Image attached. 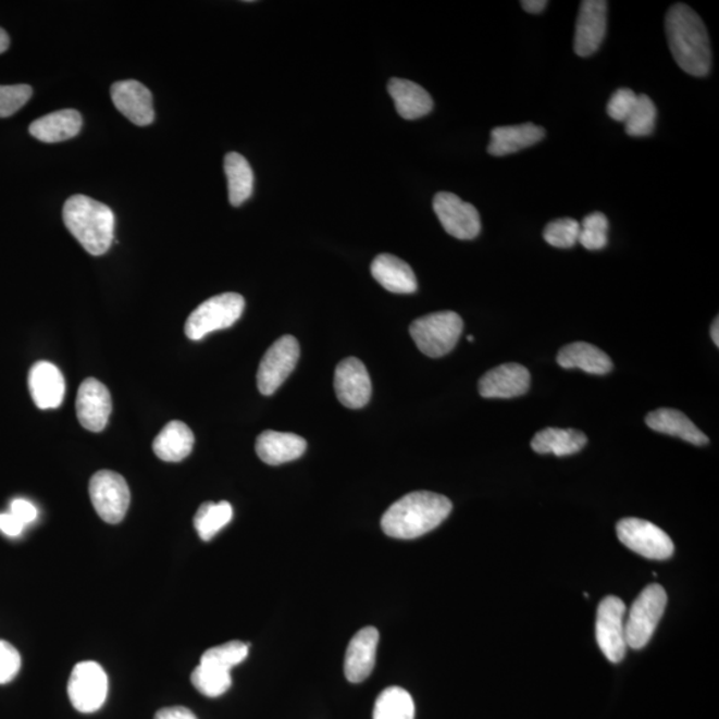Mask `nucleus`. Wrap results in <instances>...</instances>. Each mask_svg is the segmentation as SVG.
I'll use <instances>...</instances> for the list:
<instances>
[{
	"label": "nucleus",
	"instance_id": "obj_13",
	"mask_svg": "<svg viewBox=\"0 0 719 719\" xmlns=\"http://www.w3.org/2000/svg\"><path fill=\"white\" fill-rule=\"evenodd\" d=\"M608 28V2L584 0L575 25L574 52L581 58L593 55L602 46Z\"/></svg>",
	"mask_w": 719,
	"mask_h": 719
},
{
	"label": "nucleus",
	"instance_id": "obj_12",
	"mask_svg": "<svg viewBox=\"0 0 719 719\" xmlns=\"http://www.w3.org/2000/svg\"><path fill=\"white\" fill-rule=\"evenodd\" d=\"M433 210L443 228L450 236L460 240H472L481 232L480 213L474 206L467 203L459 196L438 193L433 199Z\"/></svg>",
	"mask_w": 719,
	"mask_h": 719
},
{
	"label": "nucleus",
	"instance_id": "obj_6",
	"mask_svg": "<svg viewBox=\"0 0 719 719\" xmlns=\"http://www.w3.org/2000/svg\"><path fill=\"white\" fill-rule=\"evenodd\" d=\"M668 594L658 584L647 585L630 608L625 623L628 647L643 649L653 637L667 609Z\"/></svg>",
	"mask_w": 719,
	"mask_h": 719
},
{
	"label": "nucleus",
	"instance_id": "obj_16",
	"mask_svg": "<svg viewBox=\"0 0 719 719\" xmlns=\"http://www.w3.org/2000/svg\"><path fill=\"white\" fill-rule=\"evenodd\" d=\"M111 98L119 112L136 126H150L154 121L152 94L141 83L116 82L111 87Z\"/></svg>",
	"mask_w": 719,
	"mask_h": 719
},
{
	"label": "nucleus",
	"instance_id": "obj_32",
	"mask_svg": "<svg viewBox=\"0 0 719 719\" xmlns=\"http://www.w3.org/2000/svg\"><path fill=\"white\" fill-rule=\"evenodd\" d=\"M196 691L210 698L220 697L232 685L231 671L200 664L191 675Z\"/></svg>",
	"mask_w": 719,
	"mask_h": 719
},
{
	"label": "nucleus",
	"instance_id": "obj_40",
	"mask_svg": "<svg viewBox=\"0 0 719 719\" xmlns=\"http://www.w3.org/2000/svg\"><path fill=\"white\" fill-rule=\"evenodd\" d=\"M10 513L14 515L17 520H21L23 524H32L38 517V509L33 503L25 500V498H15L11 503Z\"/></svg>",
	"mask_w": 719,
	"mask_h": 719
},
{
	"label": "nucleus",
	"instance_id": "obj_25",
	"mask_svg": "<svg viewBox=\"0 0 719 719\" xmlns=\"http://www.w3.org/2000/svg\"><path fill=\"white\" fill-rule=\"evenodd\" d=\"M646 425L653 431L680 437L698 447L709 444V438L705 433L698 430L686 414L675 411V409L661 408L650 412L646 416Z\"/></svg>",
	"mask_w": 719,
	"mask_h": 719
},
{
	"label": "nucleus",
	"instance_id": "obj_19",
	"mask_svg": "<svg viewBox=\"0 0 719 719\" xmlns=\"http://www.w3.org/2000/svg\"><path fill=\"white\" fill-rule=\"evenodd\" d=\"M28 388L35 406L39 409H55L62 406L65 382L61 370L49 361L34 364L28 374Z\"/></svg>",
	"mask_w": 719,
	"mask_h": 719
},
{
	"label": "nucleus",
	"instance_id": "obj_5",
	"mask_svg": "<svg viewBox=\"0 0 719 719\" xmlns=\"http://www.w3.org/2000/svg\"><path fill=\"white\" fill-rule=\"evenodd\" d=\"M246 300L239 294L227 293L211 297L189 314L186 322V335L198 342L208 334L227 330L241 318Z\"/></svg>",
	"mask_w": 719,
	"mask_h": 719
},
{
	"label": "nucleus",
	"instance_id": "obj_21",
	"mask_svg": "<svg viewBox=\"0 0 719 719\" xmlns=\"http://www.w3.org/2000/svg\"><path fill=\"white\" fill-rule=\"evenodd\" d=\"M306 449V439L295 433L265 431L257 439V454L269 466L297 460Z\"/></svg>",
	"mask_w": 719,
	"mask_h": 719
},
{
	"label": "nucleus",
	"instance_id": "obj_38",
	"mask_svg": "<svg viewBox=\"0 0 719 719\" xmlns=\"http://www.w3.org/2000/svg\"><path fill=\"white\" fill-rule=\"evenodd\" d=\"M637 98L639 95L630 88H620L611 95L606 111L613 121L625 123L629 115L632 114L635 103H637Z\"/></svg>",
	"mask_w": 719,
	"mask_h": 719
},
{
	"label": "nucleus",
	"instance_id": "obj_33",
	"mask_svg": "<svg viewBox=\"0 0 719 719\" xmlns=\"http://www.w3.org/2000/svg\"><path fill=\"white\" fill-rule=\"evenodd\" d=\"M657 121V107L647 95H639L632 114L625 122V131L633 138H644L655 131Z\"/></svg>",
	"mask_w": 719,
	"mask_h": 719
},
{
	"label": "nucleus",
	"instance_id": "obj_37",
	"mask_svg": "<svg viewBox=\"0 0 719 719\" xmlns=\"http://www.w3.org/2000/svg\"><path fill=\"white\" fill-rule=\"evenodd\" d=\"M33 97V88L27 85L0 86V117L13 116Z\"/></svg>",
	"mask_w": 719,
	"mask_h": 719
},
{
	"label": "nucleus",
	"instance_id": "obj_9",
	"mask_svg": "<svg viewBox=\"0 0 719 719\" xmlns=\"http://www.w3.org/2000/svg\"><path fill=\"white\" fill-rule=\"evenodd\" d=\"M625 613V604L615 596L605 597L597 610V643L604 656L613 664L621 662L628 649Z\"/></svg>",
	"mask_w": 719,
	"mask_h": 719
},
{
	"label": "nucleus",
	"instance_id": "obj_18",
	"mask_svg": "<svg viewBox=\"0 0 719 719\" xmlns=\"http://www.w3.org/2000/svg\"><path fill=\"white\" fill-rule=\"evenodd\" d=\"M379 630L373 627L361 629L348 645L344 673L354 683L365 681L376 664Z\"/></svg>",
	"mask_w": 719,
	"mask_h": 719
},
{
	"label": "nucleus",
	"instance_id": "obj_39",
	"mask_svg": "<svg viewBox=\"0 0 719 719\" xmlns=\"http://www.w3.org/2000/svg\"><path fill=\"white\" fill-rule=\"evenodd\" d=\"M21 667L20 652L13 645L0 640V685L13 681L20 673Z\"/></svg>",
	"mask_w": 719,
	"mask_h": 719
},
{
	"label": "nucleus",
	"instance_id": "obj_11",
	"mask_svg": "<svg viewBox=\"0 0 719 719\" xmlns=\"http://www.w3.org/2000/svg\"><path fill=\"white\" fill-rule=\"evenodd\" d=\"M300 358L299 342L285 335L273 343L261 359L258 371V388L261 395L271 396L281 388L294 372Z\"/></svg>",
	"mask_w": 719,
	"mask_h": 719
},
{
	"label": "nucleus",
	"instance_id": "obj_29",
	"mask_svg": "<svg viewBox=\"0 0 719 719\" xmlns=\"http://www.w3.org/2000/svg\"><path fill=\"white\" fill-rule=\"evenodd\" d=\"M225 176L228 181L230 203L239 207L251 198L253 193V171L243 154L230 152L224 159Z\"/></svg>",
	"mask_w": 719,
	"mask_h": 719
},
{
	"label": "nucleus",
	"instance_id": "obj_42",
	"mask_svg": "<svg viewBox=\"0 0 719 719\" xmlns=\"http://www.w3.org/2000/svg\"><path fill=\"white\" fill-rule=\"evenodd\" d=\"M154 719H198L187 707H164L154 715Z\"/></svg>",
	"mask_w": 719,
	"mask_h": 719
},
{
	"label": "nucleus",
	"instance_id": "obj_43",
	"mask_svg": "<svg viewBox=\"0 0 719 719\" xmlns=\"http://www.w3.org/2000/svg\"><path fill=\"white\" fill-rule=\"evenodd\" d=\"M521 5L529 14H541L546 9V5H548V2L546 0H524V2H521Z\"/></svg>",
	"mask_w": 719,
	"mask_h": 719
},
{
	"label": "nucleus",
	"instance_id": "obj_17",
	"mask_svg": "<svg viewBox=\"0 0 719 719\" xmlns=\"http://www.w3.org/2000/svg\"><path fill=\"white\" fill-rule=\"evenodd\" d=\"M531 386V373L524 365L508 362L486 372L479 383L485 398H512L525 395Z\"/></svg>",
	"mask_w": 719,
	"mask_h": 719
},
{
	"label": "nucleus",
	"instance_id": "obj_46",
	"mask_svg": "<svg viewBox=\"0 0 719 719\" xmlns=\"http://www.w3.org/2000/svg\"><path fill=\"white\" fill-rule=\"evenodd\" d=\"M468 342H471V343H473V342H474V337H473L472 335H471V336H469V337H468Z\"/></svg>",
	"mask_w": 719,
	"mask_h": 719
},
{
	"label": "nucleus",
	"instance_id": "obj_41",
	"mask_svg": "<svg viewBox=\"0 0 719 719\" xmlns=\"http://www.w3.org/2000/svg\"><path fill=\"white\" fill-rule=\"evenodd\" d=\"M25 524L21 520H17L14 515L2 513L0 515V531H2L5 536L17 537L21 536Z\"/></svg>",
	"mask_w": 719,
	"mask_h": 719
},
{
	"label": "nucleus",
	"instance_id": "obj_10",
	"mask_svg": "<svg viewBox=\"0 0 719 719\" xmlns=\"http://www.w3.org/2000/svg\"><path fill=\"white\" fill-rule=\"evenodd\" d=\"M67 692L75 709L88 715L98 711L104 705L109 694V679L99 664L80 662L71 673Z\"/></svg>",
	"mask_w": 719,
	"mask_h": 719
},
{
	"label": "nucleus",
	"instance_id": "obj_23",
	"mask_svg": "<svg viewBox=\"0 0 719 719\" xmlns=\"http://www.w3.org/2000/svg\"><path fill=\"white\" fill-rule=\"evenodd\" d=\"M545 138V129L533 123L497 127L492 131L488 152L493 157H507L537 145Z\"/></svg>",
	"mask_w": 719,
	"mask_h": 719
},
{
	"label": "nucleus",
	"instance_id": "obj_36",
	"mask_svg": "<svg viewBox=\"0 0 719 719\" xmlns=\"http://www.w3.org/2000/svg\"><path fill=\"white\" fill-rule=\"evenodd\" d=\"M580 223L572 218L553 220L544 230V239L556 248H572L579 243Z\"/></svg>",
	"mask_w": 719,
	"mask_h": 719
},
{
	"label": "nucleus",
	"instance_id": "obj_3",
	"mask_svg": "<svg viewBox=\"0 0 719 719\" xmlns=\"http://www.w3.org/2000/svg\"><path fill=\"white\" fill-rule=\"evenodd\" d=\"M70 234L92 257H102L114 241L115 215L109 206L85 195H74L63 207Z\"/></svg>",
	"mask_w": 719,
	"mask_h": 719
},
{
	"label": "nucleus",
	"instance_id": "obj_27",
	"mask_svg": "<svg viewBox=\"0 0 719 719\" xmlns=\"http://www.w3.org/2000/svg\"><path fill=\"white\" fill-rule=\"evenodd\" d=\"M195 436L182 421H171L153 439L154 455L165 462H181L191 455Z\"/></svg>",
	"mask_w": 719,
	"mask_h": 719
},
{
	"label": "nucleus",
	"instance_id": "obj_2",
	"mask_svg": "<svg viewBox=\"0 0 719 719\" xmlns=\"http://www.w3.org/2000/svg\"><path fill=\"white\" fill-rule=\"evenodd\" d=\"M449 498L432 492H413L397 500L383 516L386 536L413 540L442 525L451 512Z\"/></svg>",
	"mask_w": 719,
	"mask_h": 719
},
{
	"label": "nucleus",
	"instance_id": "obj_14",
	"mask_svg": "<svg viewBox=\"0 0 719 719\" xmlns=\"http://www.w3.org/2000/svg\"><path fill=\"white\" fill-rule=\"evenodd\" d=\"M112 412L110 391L97 379H86L79 386L76 397L77 420L91 432H102Z\"/></svg>",
	"mask_w": 719,
	"mask_h": 719
},
{
	"label": "nucleus",
	"instance_id": "obj_1",
	"mask_svg": "<svg viewBox=\"0 0 719 719\" xmlns=\"http://www.w3.org/2000/svg\"><path fill=\"white\" fill-rule=\"evenodd\" d=\"M670 52L686 74L706 76L711 69L709 34L703 20L683 3L671 5L665 21Z\"/></svg>",
	"mask_w": 719,
	"mask_h": 719
},
{
	"label": "nucleus",
	"instance_id": "obj_24",
	"mask_svg": "<svg viewBox=\"0 0 719 719\" xmlns=\"http://www.w3.org/2000/svg\"><path fill=\"white\" fill-rule=\"evenodd\" d=\"M83 119L76 110L51 112L32 123L28 131L35 139L44 142H61L75 138L80 133Z\"/></svg>",
	"mask_w": 719,
	"mask_h": 719
},
{
	"label": "nucleus",
	"instance_id": "obj_28",
	"mask_svg": "<svg viewBox=\"0 0 719 719\" xmlns=\"http://www.w3.org/2000/svg\"><path fill=\"white\" fill-rule=\"evenodd\" d=\"M587 437L578 430L546 427L533 437L531 447L540 455L572 456L585 447Z\"/></svg>",
	"mask_w": 719,
	"mask_h": 719
},
{
	"label": "nucleus",
	"instance_id": "obj_35",
	"mask_svg": "<svg viewBox=\"0 0 719 719\" xmlns=\"http://www.w3.org/2000/svg\"><path fill=\"white\" fill-rule=\"evenodd\" d=\"M609 220L603 212H593L580 224L579 243L590 251H599L608 245Z\"/></svg>",
	"mask_w": 719,
	"mask_h": 719
},
{
	"label": "nucleus",
	"instance_id": "obj_15",
	"mask_svg": "<svg viewBox=\"0 0 719 719\" xmlns=\"http://www.w3.org/2000/svg\"><path fill=\"white\" fill-rule=\"evenodd\" d=\"M335 391L344 407L360 409L365 407L372 395L370 373L359 359H344L336 367Z\"/></svg>",
	"mask_w": 719,
	"mask_h": 719
},
{
	"label": "nucleus",
	"instance_id": "obj_20",
	"mask_svg": "<svg viewBox=\"0 0 719 719\" xmlns=\"http://www.w3.org/2000/svg\"><path fill=\"white\" fill-rule=\"evenodd\" d=\"M372 276L392 294L409 295L418 290V278L406 261L391 253L379 255L372 261Z\"/></svg>",
	"mask_w": 719,
	"mask_h": 719
},
{
	"label": "nucleus",
	"instance_id": "obj_30",
	"mask_svg": "<svg viewBox=\"0 0 719 719\" xmlns=\"http://www.w3.org/2000/svg\"><path fill=\"white\" fill-rule=\"evenodd\" d=\"M414 712L412 695L406 689L392 686L379 695L373 719H414Z\"/></svg>",
	"mask_w": 719,
	"mask_h": 719
},
{
	"label": "nucleus",
	"instance_id": "obj_31",
	"mask_svg": "<svg viewBox=\"0 0 719 719\" xmlns=\"http://www.w3.org/2000/svg\"><path fill=\"white\" fill-rule=\"evenodd\" d=\"M234 516V509L227 501L204 503L200 505L195 515L194 525L199 537L203 541H211L216 534L227 526Z\"/></svg>",
	"mask_w": 719,
	"mask_h": 719
},
{
	"label": "nucleus",
	"instance_id": "obj_8",
	"mask_svg": "<svg viewBox=\"0 0 719 719\" xmlns=\"http://www.w3.org/2000/svg\"><path fill=\"white\" fill-rule=\"evenodd\" d=\"M90 497L100 519L119 524L127 515L131 493L123 475L112 471L95 473L90 481Z\"/></svg>",
	"mask_w": 719,
	"mask_h": 719
},
{
	"label": "nucleus",
	"instance_id": "obj_26",
	"mask_svg": "<svg viewBox=\"0 0 719 719\" xmlns=\"http://www.w3.org/2000/svg\"><path fill=\"white\" fill-rule=\"evenodd\" d=\"M557 362L566 370L575 368L591 374H606L613 370V362L604 350L584 342L563 347L558 352Z\"/></svg>",
	"mask_w": 719,
	"mask_h": 719
},
{
	"label": "nucleus",
	"instance_id": "obj_34",
	"mask_svg": "<svg viewBox=\"0 0 719 719\" xmlns=\"http://www.w3.org/2000/svg\"><path fill=\"white\" fill-rule=\"evenodd\" d=\"M249 647L241 641H231V643L211 647L203 656L200 664L210 665L223 670L231 671L232 668L245 661L248 657Z\"/></svg>",
	"mask_w": 719,
	"mask_h": 719
},
{
	"label": "nucleus",
	"instance_id": "obj_44",
	"mask_svg": "<svg viewBox=\"0 0 719 719\" xmlns=\"http://www.w3.org/2000/svg\"><path fill=\"white\" fill-rule=\"evenodd\" d=\"M10 38L8 33L3 28H0V53H3L9 50Z\"/></svg>",
	"mask_w": 719,
	"mask_h": 719
},
{
	"label": "nucleus",
	"instance_id": "obj_22",
	"mask_svg": "<svg viewBox=\"0 0 719 719\" xmlns=\"http://www.w3.org/2000/svg\"><path fill=\"white\" fill-rule=\"evenodd\" d=\"M388 92L395 100L397 114L407 121L424 117L433 110L431 95L412 80L394 77L388 83Z\"/></svg>",
	"mask_w": 719,
	"mask_h": 719
},
{
	"label": "nucleus",
	"instance_id": "obj_7",
	"mask_svg": "<svg viewBox=\"0 0 719 719\" xmlns=\"http://www.w3.org/2000/svg\"><path fill=\"white\" fill-rule=\"evenodd\" d=\"M617 537L630 550L649 560H668L674 553L673 541L661 528L643 519L618 521Z\"/></svg>",
	"mask_w": 719,
	"mask_h": 719
},
{
	"label": "nucleus",
	"instance_id": "obj_4",
	"mask_svg": "<svg viewBox=\"0 0 719 719\" xmlns=\"http://www.w3.org/2000/svg\"><path fill=\"white\" fill-rule=\"evenodd\" d=\"M462 330V319L450 311L425 314L409 326L416 346L433 359L443 358L454 350Z\"/></svg>",
	"mask_w": 719,
	"mask_h": 719
},
{
	"label": "nucleus",
	"instance_id": "obj_45",
	"mask_svg": "<svg viewBox=\"0 0 719 719\" xmlns=\"http://www.w3.org/2000/svg\"><path fill=\"white\" fill-rule=\"evenodd\" d=\"M718 322H719V319L716 318L715 323H712V325H711V338H712V342L716 343L717 347L719 346V334H718L719 323Z\"/></svg>",
	"mask_w": 719,
	"mask_h": 719
}]
</instances>
